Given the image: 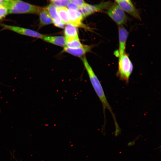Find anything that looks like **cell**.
<instances>
[{
    "label": "cell",
    "mask_w": 161,
    "mask_h": 161,
    "mask_svg": "<svg viewBox=\"0 0 161 161\" xmlns=\"http://www.w3.org/2000/svg\"><path fill=\"white\" fill-rule=\"evenodd\" d=\"M70 1L75 4L78 7L83 6L85 4L83 0H70Z\"/></svg>",
    "instance_id": "d6986e66"
},
{
    "label": "cell",
    "mask_w": 161,
    "mask_h": 161,
    "mask_svg": "<svg viewBox=\"0 0 161 161\" xmlns=\"http://www.w3.org/2000/svg\"><path fill=\"white\" fill-rule=\"evenodd\" d=\"M117 3L124 12L135 18L140 19L139 12L130 0H123Z\"/></svg>",
    "instance_id": "ba28073f"
},
{
    "label": "cell",
    "mask_w": 161,
    "mask_h": 161,
    "mask_svg": "<svg viewBox=\"0 0 161 161\" xmlns=\"http://www.w3.org/2000/svg\"><path fill=\"white\" fill-rule=\"evenodd\" d=\"M67 12L69 24L76 27L84 26L82 22L83 17L79 11L68 9Z\"/></svg>",
    "instance_id": "9c48e42d"
},
{
    "label": "cell",
    "mask_w": 161,
    "mask_h": 161,
    "mask_svg": "<svg viewBox=\"0 0 161 161\" xmlns=\"http://www.w3.org/2000/svg\"><path fill=\"white\" fill-rule=\"evenodd\" d=\"M70 1V0H55L52 4L57 7H65Z\"/></svg>",
    "instance_id": "e0dca14e"
},
{
    "label": "cell",
    "mask_w": 161,
    "mask_h": 161,
    "mask_svg": "<svg viewBox=\"0 0 161 161\" xmlns=\"http://www.w3.org/2000/svg\"><path fill=\"white\" fill-rule=\"evenodd\" d=\"M2 4L7 8L9 14H38L42 8L21 0H3Z\"/></svg>",
    "instance_id": "7a4b0ae2"
},
{
    "label": "cell",
    "mask_w": 161,
    "mask_h": 161,
    "mask_svg": "<svg viewBox=\"0 0 161 161\" xmlns=\"http://www.w3.org/2000/svg\"><path fill=\"white\" fill-rule=\"evenodd\" d=\"M118 70L117 75L119 79L128 84L133 70V66L129 57L125 52L119 56Z\"/></svg>",
    "instance_id": "3957f363"
},
{
    "label": "cell",
    "mask_w": 161,
    "mask_h": 161,
    "mask_svg": "<svg viewBox=\"0 0 161 161\" xmlns=\"http://www.w3.org/2000/svg\"><path fill=\"white\" fill-rule=\"evenodd\" d=\"M51 18L52 23L56 27L62 28L65 24L59 17L56 10V8L52 4H49L45 8Z\"/></svg>",
    "instance_id": "30bf717a"
},
{
    "label": "cell",
    "mask_w": 161,
    "mask_h": 161,
    "mask_svg": "<svg viewBox=\"0 0 161 161\" xmlns=\"http://www.w3.org/2000/svg\"><path fill=\"white\" fill-rule=\"evenodd\" d=\"M107 13L119 26L126 23L128 18L125 12L116 3L112 4L107 9Z\"/></svg>",
    "instance_id": "277c9868"
},
{
    "label": "cell",
    "mask_w": 161,
    "mask_h": 161,
    "mask_svg": "<svg viewBox=\"0 0 161 161\" xmlns=\"http://www.w3.org/2000/svg\"><path fill=\"white\" fill-rule=\"evenodd\" d=\"M38 15L39 17V28L52 23V20L45 8H42Z\"/></svg>",
    "instance_id": "7c38bea8"
},
{
    "label": "cell",
    "mask_w": 161,
    "mask_h": 161,
    "mask_svg": "<svg viewBox=\"0 0 161 161\" xmlns=\"http://www.w3.org/2000/svg\"><path fill=\"white\" fill-rule=\"evenodd\" d=\"M112 4L109 1L103 2L95 5L85 3L83 6L79 7L78 10L83 17H85L96 12L108 9Z\"/></svg>",
    "instance_id": "5b68a950"
},
{
    "label": "cell",
    "mask_w": 161,
    "mask_h": 161,
    "mask_svg": "<svg viewBox=\"0 0 161 161\" xmlns=\"http://www.w3.org/2000/svg\"><path fill=\"white\" fill-rule=\"evenodd\" d=\"M118 34L119 39V50L117 52L118 57L125 53L126 43L129 35V33L123 25L119 26Z\"/></svg>",
    "instance_id": "52a82bcc"
},
{
    "label": "cell",
    "mask_w": 161,
    "mask_h": 161,
    "mask_svg": "<svg viewBox=\"0 0 161 161\" xmlns=\"http://www.w3.org/2000/svg\"><path fill=\"white\" fill-rule=\"evenodd\" d=\"M0 26L3 30H10L21 35L31 37L42 39L45 35L33 30L18 26L8 25L4 24H1Z\"/></svg>",
    "instance_id": "8992f818"
},
{
    "label": "cell",
    "mask_w": 161,
    "mask_h": 161,
    "mask_svg": "<svg viewBox=\"0 0 161 161\" xmlns=\"http://www.w3.org/2000/svg\"><path fill=\"white\" fill-rule=\"evenodd\" d=\"M49 0V1H50L53 2V1H54L55 0Z\"/></svg>",
    "instance_id": "603a6c76"
},
{
    "label": "cell",
    "mask_w": 161,
    "mask_h": 161,
    "mask_svg": "<svg viewBox=\"0 0 161 161\" xmlns=\"http://www.w3.org/2000/svg\"><path fill=\"white\" fill-rule=\"evenodd\" d=\"M9 14L7 8L2 4H0V20L5 17Z\"/></svg>",
    "instance_id": "ac0fdd59"
},
{
    "label": "cell",
    "mask_w": 161,
    "mask_h": 161,
    "mask_svg": "<svg viewBox=\"0 0 161 161\" xmlns=\"http://www.w3.org/2000/svg\"><path fill=\"white\" fill-rule=\"evenodd\" d=\"M92 48V46L88 45H84L83 47L76 48H71L65 46L63 51L75 56L80 57L89 52Z\"/></svg>",
    "instance_id": "8fae6325"
},
{
    "label": "cell",
    "mask_w": 161,
    "mask_h": 161,
    "mask_svg": "<svg viewBox=\"0 0 161 161\" xmlns=\"http://www.w3.org/2000/svg\"><path fill=\"white\" fill-rule=\"evenodd\" d=\"M81 60L87 72L92 86L102 104L105 120V111L106 109H107L111 113L114 123L117 122V121L115 115L107 99L103 87L99 80L89 64L85 56L82 58Z\"/></svg>",
    "instance_id": "6da1fadb"
},
{
    "label": "cell",
    "mask_w": 161,
    "mask_h": 161,
    "mask_svg": "<svg viewBox=\"0 0 161 161\" xmlns=\"http://www.w3.org/2000/svg\"><path fill=\"white\" fill-rule=\"evenodd\" d=\"M65 38H78V30L76 27L69 23L66 24L64 30Z\"/></svg>",
    "instance_id": "5bb4252c"
},
{
    "label": "cell",
    "mask_w": 161,
    "mask_h": 161,
    "mask_svg": "<svg viewBox=\"0 0 161 161\" xmlns=\"http://www.w3.org/2000/svg\"><path fill=\"white\" fill-rule=\"evenodd\" d=\"M58 15L65 24L69 23L68 9L65 7H57L56 9Z\"/></svg>",
    "instance_id": "9a60e30c"
},
{
    "label": "cell",
    "mask_w": 161,
    "mask_h": 161,
    "mask_svg": "<svg viewBox=\"0 0 161 161\" xmlns=\"http://www.w3.org/2000/svg\"><path fill=\"white\" fill-rule=\"evenodd\" d=\"M66 46L73 48H76L83 47V45L80 43L78 38H65Z\"/></svg>",
    "instance_id": "2e32d148"
},
{
    "label": "cell",
    "mask_w": 161,
    "mask_h": 161,
    "mask_svg": "<svg viewBox=\"0 0 161 161\" xmlns=\"http://www.w3.org/2000/svg\"><path fill=\"white\" fill-rule=\"evenodd\" d=\"M116 3L120 1H122L123 0H115Z\"/></svg>",
    "instance_id": "44dd1931"
},
{
    "label": "cell",
    "mask_w": 161,
    "mask_h": 161,
    "mask_svg": "<svg viewBox=\"0 0 161 161\" xmlns=\"http://www.w3.org/2000/svg\"><path fill=\"white\" fill-rule=\"evenodd\" d=\"M3 1V0H0V4H2Z\"/></svg>",
    "instance_id": "7402d4cb"
},
{
    "label": "cell",
    "mask_w": 161,
    "mask_h": 161,
    "mask_svg": "<svg viewBox=\"0 0 161 161\" xmlns=\"http://www.w3.org/2000/svg\"><path fill=\"white\" fill-rule=\"evenodd\" d=\"M69 9L73 10H75L78 9L79 7L75 4L69 2L67 5Z\"/></svg>",
    "instance_id": "ffe728a7"
},
{
    "label": "cell",
    "mask_w": 161,
    "mask_h": 161,
    "mask_svg": "<svg viewBox=\"0 0 161 161\" xmlns=\"http://www.w3.org/2000/svg\"><path fill=\"white\" fill-rule=\"evenodd\" d=\"M42 39L45 41L60 46L64 47L66 45L65 38L63 36L45 35Z\"/></svg>",
    "instance_id": "4fadbf2b"
}]
</instances>
